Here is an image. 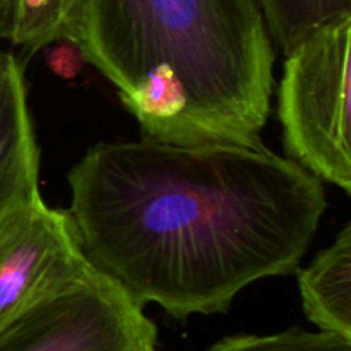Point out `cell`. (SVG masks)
Returning <instances> with one entry per match:
<instances>
[{
	"instance_id": "cell-1",
	"label": "cell",
	"mask_w": 351,
	"mask_h": 351,
	"mask_svg": "<svg viewBox=\"0 0 351 351\" xmlns=\"http://www.w3.org/2000/svg\"><path fill=\"white\" fill-rule=\"evenodd\" d=\"M69 185L86 261L177 319L223 314L249 285L300 271L328 208L322 182L266 146L101 143Z\"/></svg>"
},
{
	"instance_id": "cell-2",
	"label": "cell",
	"mask_w": 351,
	"mask_h": 351,
	"mask_svg": "<svg viewBox=\"0 0 351 351\" xmlns=\"http://www.w3.org/2000/svg\"><path fill=\"white\" fill-rule=\"evenodd\" d=\"M74 43L119 96L173 72L187 98L184 146H263L274 47L257 0H88Z\"/></svg>"
},
{
	"instance_id": "cell-3",
	"label": "cell",
	"mask_w": 351,
	"mask_h": 351,
	"mask_svg": "<svg viewBox=\"0 0 351 351\" xmlns=\"http://www.w3.org/2000/svg\"><path fill=\"white\" fill-rule=\"evenodd\" d=\"M278 119L288 158L351 195V17L324 24L287 55Z\"/></svg>"
},
{
	"instance_id": "cell-4",
	"label": "cell",
	"mask_w": 351,
	"mask_h": 351,
	"mask_svg": "<svg viewBox=\"0 0 351 351\" xmlns=\"http://www.w3.org/2000/svg\"><path fill=\"white\" fill-rule=\"evenodd\" d=\"M99 276L81 252L67 211L47 206L41 194L0 218V335L41 302Z\"/></svg>"
},
{
	"instance_id": "cell-5",
	"label": "cell",
	"mask_w": 351,
	"mask_h": 351,
	"mask_svg": "<svg viewBox=\"0 0 351 351\" xmlns=\"http://www.w3.org/2000/svg\"><path fill=\"white\" fill-rule=\"evenodd\" d=\"M156 326L106 276L41 302L3 335L0 351H154Z\"/></svg>"
},
{
	"instance_id": "cell-6",
	"label": "cell",
	"mask_w": 351,
	"mask_h": 351,
	"mask_svg": "<svg viewBox=\"0 0 351 351\" xmlns=\"http://www.w3.org/2000/svg\"><path fill=\"white\" fill-rule=\"evenodd\" d=\"M40 194V151L27 106L24 69L0 53V218Z\"/></svg>"
},
{
	"instance_id": "cell-7",
	"label": "cell",
	"mask_w": 351,
	"mask_h": 351,
	"mask_svg": "<svg viewBox=\"0 0 351 351\" xmlns=\"http://www.w3.org/2000/svg\"><path fill=\"white\" fill-rule=\"evenodd\" d=\"M298 288L308 321L351 343V221L298 271Z\"/></svg>"
},
{
	"instance_id": "cell-8",
	"label": "cell",
	"mask_w": 351,
	"mask_h": 351,
	"mask_svg": "<svg viewBox=\"0 0 351 351\" xmlns=\"http://www.w3.org/2000/svg\"><path fill=\"white\" fill-rule=\"evenodd\" d=\"M88 0H0V38L26 53L60 40L74 43Z\"/></svg>"
},
{
	"instance_id": "cell-9",
	"label": "cell",
	"mask_w": 351,
	"mask_h": 351,
	"mask_svg": "<svg viewBox=\"0 0 351 351\" xmlns=\"http://www.w3.org/2000/svg\"><path fill=\"white\" fill-rule=\"evenodd\" d=\"M274 48L287 57L315 29L351 17V0H257Z\"/></svg>"
},
{
	"instance_id": "cell-10",
	"label": "cell",
	"mask_w": 351,
	"mask_h": 351,
	"mask_svg": "<svg viewBox=\"0 0 351 351\" xmlns=\"http://www.w3.org/2000/svg\"><path fill=\"white\" fill-rule=\"evenodd\" d=\"M208 351H351L348 339L328 331L288 329L267 336H230Z\"/></svg>"
},
{
	"instance_id": "cell-11",
	"label": "cell",
	"mask_w": 351,
	"mask_h": 351,
	"mask_svg": "<svg viewBox=\"0 0 351 351\" xmlns=\"http://www.w3.org/2000/svg\"><path fill=\"white\" fill-rule=\"evenodd\" d=\"M45 62L55 75L65 79V81L77 77L84 65L88 64L81 48L69 40H60L48 45Z\"/></svg>"
},
{
	"instance_id": "cell-12",
	"label": "cell",
	"mask_w": 351,
	"mask_h": 351,
	"mask_svg": "<svg viewBox=\"0 0 351 351\" xmlns=\"http://www.w3.org/2000/svg\"><path fill=\"white\" fill-rule=\"evenodd\" d=\"M154 351H156V350H154Z\"/></svg>"
}]
</instances>
